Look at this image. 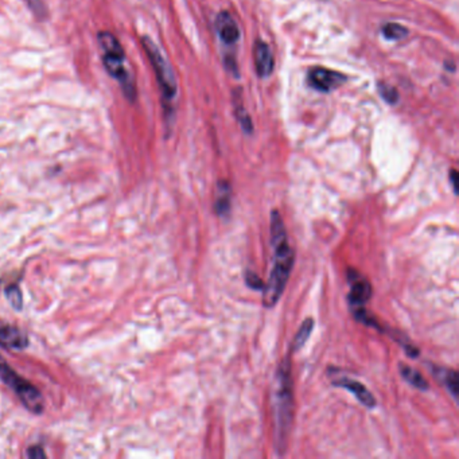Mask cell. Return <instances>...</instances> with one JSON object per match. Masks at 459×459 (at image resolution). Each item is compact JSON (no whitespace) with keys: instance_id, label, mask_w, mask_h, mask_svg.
<instances>
[{"instance_id":"cell-1","label":"cell","mask_w":459,"mask_h":459,"mask_svg":"<svg viewBox=\"0 0 459 459\" xmlns=\"http://www.w3.org/2000/svg\"><path fill=\"white\" fill-rule=\"evenodd\" d=\"M271 246L273 248L275 263L267 285L263 288V305L267 308H272L280 299L295 260L294 250L288 244L287 232L278 211L271 213Z\"/></svg>"},{"instance_id":"cell-2","label":"cell","mask_w":459,"mask_h":459,"mask_svg":"<svg viewBox=\"0 0 459 459\" xmlns=\"http://www.w3.org/2000/svg\"><path fill=\"white\" fill-rule=\"evenodd\" d=\"M275 421H276V450L283 454L294 421V395L291 379V363L285 359L276 373L275 383Z\"/></svg>"},{"instance_id":"cell-3","label":"cell","mask_w":459,"mask_h":459,"mask_svg":"<svg viewBox=\"0 0 459 459\" xmlns=\"http://www.w3.org/2000/svg\"><path fill=\"white\" fill-rule=\"evenodd\" d=\"M97 40H98L101 52H103V62H104L107 72L112 76V78L119 81V84L123 88L124 95L130 100H134L136 96V88H135L133 78L124 66L126 54H124V50H123L120 42L112 33H108V31L98 33Z\"/></svg>"},{"instance_id":"cell-4","label":"cell","mask_w":459,"mask_h":459,"mask_svg":"<svg viewBox=\"0 0 459 459\" xmlns=\"http://www.w3.org/2000/svg\"><path fill=\"white\" fill-rule=\"evenodd\" d=\"M0 380L6 385H8L15 395L20 398L22 404L33 414H42L45 408V402L42 398V393L38 389L22 379L20 375L8 366L1 357H0Z\"/></svg>"},{"instance_id":"cell-5","label":"cell","mask_w":459,"mask_h":459,"mask_svg":"<svg viewBox=\"0 0 459 459\" xmlns=\"http://www.w3.org/2000/svg\"><path fill=\"white\" fill-rule=\"evenodd\" d=\"M142 43H143V47H144L147 56L151 61L153 72L158 80V84L160 86L162 95L165 97V100L172 101V98L176 96L178 89H176V80L174 76L170 63L162 54L160 49L156 46V43L153 42V39L143 37Z\"/></svg>"},{"instance_id":"cell-6","label":"cell","mask_w":459,"mask_h":459,"mask_svg":"<svg viewBox=\"0 0 459 459\" xmlns=\"http://www.w3.org/2000/svg\"><path fill=\"white\" fill-rule=\"evenodd\" d=\"M345 81H346V76L344 75L330 70V69L321 68V66L313 68L307 73V84L313 89L324 92V93H327V92L341 86Z\"/></svg>"},{"instance_id":"cell-7","label":"cell","mask_w":459,"mask_h":459,"mask_svg":"<svg viewBox=\"0 0 459 459\" xmlns=\"http://www.w3.org/2000/svg\"><path fill=\"white\" fill-rule=\"evenodd\" d=\"M349 282H350V292H349L350 305L353 308L363 307L372 296L370 283L356 269H349Z\"/></svg>"},{"instance_id":"cell-8","label":"cell","mask_w":459,"mask_h":459,"mask_svg":"<svg viewBox=\"0 0 459 459\" xmlns=\"http://www.w3.org/2000/svg\"><path fill=\"white\" fill-rule=\"evenodd\" d=\"M29 345V338L23 330L13 325H0V347L7 350H23Z\"/></svg>"},{"instance_id":"cell-9","label":"cell","mask_w":459,"mask_h":459,"mask_svg":"<svg viewBox=\"0 0 459 459\" xmlns=\"http://www.w3.org/2000/svg\"><path fill=\"white\" fill-rule=\"evenodd\" d=\"M253 59L256 72L260 77H268L273 70V57L266 42L257 39L253 45Z\"/></svg>"},{"instance_id":"cell-10","label":"cell","mask_w":459,"mask_h":459,"mask_svg":"<svg viewBox=\"0 0 459 459\" xmlns=\"http://www.w3.org/2000/svg\"><path fill=\"white\" fill-rule=\"evenodd\" d=\"M216 29L221 40L227 45H233L240 38V29L228 13H221L216 20Z\"/></svg>"},{"instance_id":"cell-11","label":"cell","mask_w":459,"mask_h":459,"mask_svg":"<svg viewBox=\"0 0 459 459\" xmlns=\"http://www.w3.org/2000/svg\"><path fill=\"white\" fill-rule=\"evenodd\" d=\"M333 385L341 386V388H345V389L353 392L354 396L357 398V400L363 404L366 408H375L376 407V399L373 398V395L368 391V388L363 384L344 377V379H340V380L334 382Z\"/></svg>"},{"instance_id":"cell-12","label":"cell","mask_w":459,"mask_h":459,"mask_svg":"<svg viewBox=\"0 0 459 459\" xmlns=\"http://www.w3.org/2000/svg\"><path fill=\"white\" fill-rule=\"evenodd\" d=\"M230 186L228 182L221 181L218 183V195L214 204V211L218 216H227L230 211Z\"/></svg>"},{"instance_id":"cell-13","label":"cell","mask_w":459,"mask_h":459,"mask_svg":"<svg viewBox=\"0 0 459 459\" xmlns=\"http://www.w3.org/2000/svg\"><path fill=\"white\" fill-rule=\"evenodd\" d=\"M435 375L439 376L442 383L446 385V388L450 391L453 398H458V373L451 369H443V368H435Z\"/></svg>"},{"instance_id":"cell-14","label":"cell","mask_w":459,"mask_h":459,"mask_svg":"<svg viewBox=\"0 0 459 459\" xmlns=\"http://www.w3.org/2000/svg\"><path fill=\"white\" fill-rule=\"evenodd\" d=\"M399 368H400V373H402V377L412 386H415L421 391H427L428 389V383L421 376V372H418L416 369H414V368H411L409 365H405V363H400Z\"/></svg>"},{"instance_id":"cell-15","label":"cell","mask_w":459,"mask_h":459,"mask_svg":"<svg viewBox=\"0 0 459 459\" xmlns=\"http://www.w3.org/2000/svg\"><path fill=\"white\" fill-rule=\"evenodd\" d=\"M313 329H314V321L311 318L305 319V322L299 327V330H298V333H296V336L292 341V350L294 352H298L301 347L305 346V344L308 341V338H310V336H311V333H313Z\"/></svg>"},{"instance_id":"cell-16","label":"cell","mask_w":459,"mask_h":459,"mask_svg":"<svg viewBox=\"0 0 459 459\" xmlns=\"http://www.w3.org/2000/svg\"><path fill=\"white\" fill-rule=\"evenodd\" d=\"M382 31H383L384 37L389 40H400V39L405 38L408 34V30L404 26L399 23H392V22L384 24Z\"/></svg>"},{"instance_id":"cell-17","label":"cell","mask_w":459,"mask_h":459,"mask_svg":"<svg viewBox=\"0 0 459 459\" xmlns=\"http://www.w3.org/2000/svg\"><path fill=\"white\" fill-rule=\"evenodd\" d=\"M379 92H380V95H382V97H383L386 103H389V104L398 103L399 93H398V91L393 86H391V85H388V84L384 82V84L379 85Z\"/></svg>"},{"instance_id":"cell-18","label":"cell","mask_w":459,"mask_h":459,"mask_svg":"<svg viewBox=\"0 0 459 459\" xmlns=\"http://www.w3.org/2000/svg\"><path fill=\"white\" fill-rule=\"evenodd\" d=\"M236 116H237V119H239L243 130L246 133L250 134L252 133V128H253L252 127V121H250V117H249L246 108L243 105H236Z\"/></svg>"},{"instance_id":"cell-19","label":"cell","mask_w":459,"mask_h":459,"mask_svg":"<svg viewBox=\"0 0 459 459\" xmlns=\"http://www.w3.org/2000/svg\"><path fill=\"white\" fill-rule=\"evenodd\" d=\"M6 294H7V298H8L10 303L15 307L17 310H20L22 307V294H20V288L17 286H11L6 291Z\"/></svg>"},{"instance_id":"cell-20","label":"cell","mask_w":459,"mask_h":459,"mask_svg":"<svg viewBox=\"0 0 459 459\" xmlns=\"http://www.w3.org/2000/svg\"><path fill=\"white\" fill-rule=\"evenodd\" d=\"M246 283H247L248 287L255 288V289H263L264 288V283L260 279V276H257L252 271H247V273H246Z\"/></svg>"},{"instance_id":"cell-21","label":"cell","mask_w":459,"mask_h":459,"mask_svg":"<svg viewBox=\"0 0 459 459\" xmlns=\"http://www.w3.org/2000/svg\"><path fill=\"white\" fill-rule=\"evenodd\" d=\"M27 456L30 458H43L45 457V453L40 450V447H31L27 453Z\"/></svg>"},{"instance_id":"cell-22","label":"cell","mask_w":459,"mask_h":459,"mask_svg":"<svg viewBox=\"0 0 459 459\" xmlns=\"http://www.w3.org/2000/svg\"><path fill=\"white\" fill-rule=\"evenodd\" d=\"M457 175H458L457 170H451V172H450V183H451V186H453V190H454L456 194L458 193V190H457V185H456V179H457Z\"/></svg>"}]
</instances>
